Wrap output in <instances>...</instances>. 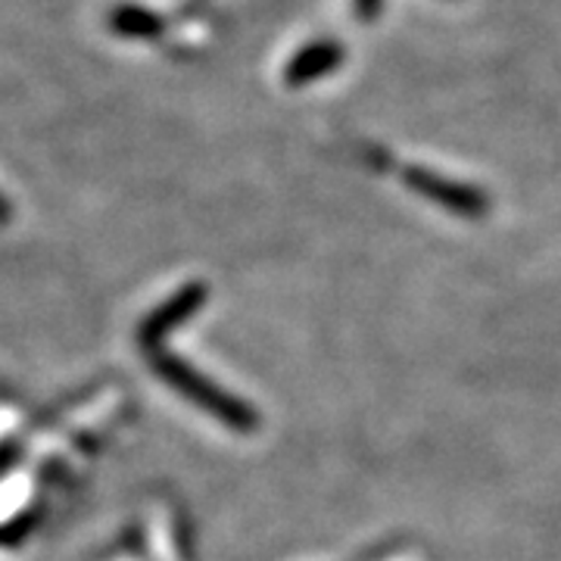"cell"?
Returning <instances> with one entry per match:
<instances>
[{
	"label": "cell",
	"instance_id": "6",
	"mask_svg": "<svg viewBox=\"0 0 561 561\" xmlns=\"http://www.w3.org/2000/svg\"><path fill=\"white\" fill-rule=\"evenodd\" d=\"M359 7L365 16H371V10H378V0H359Z\"/></svg>",
	"mask_w": 561,
	"mask_h": 561
},
{
	"label": "cell",
	"instance_id": "5",
	"mask_svg": "<svg viewBox=\"0 0 561 561\" xmlns=\"http://www.w3.org/2000/svg\"><path fill=\"white\" fill-rule=\"evenodd\" d=\"M113 25H116V32H122V35H131V38H150V35H157V32L162 28V22L157 20L153 13H147V10H135V7H122V10H116Z\"/></svg>",
	"mask_w": 561,
	"mask_h": 561
},
{
	"label": "cell",
	"instance_id": "1",
	"mask_svg": "<svg viewBox=\"0 0 561 561\" xmlns=\"http://www.w3.org/2000/svg\"><path fill=\"white\" fill-rule=\"evenodd\" d=\"M157 371H160L162 378L179 390L181 397H187L191 402L203 405L209 415H216L219 421H225L228 427H238V431H253V427H256V415H253V409H247L241 400H234V397L221 393L216 383L201 378L194 368H187L181 359L160 356V362H157Z\"/></svg>",
	"mask_w": 561,
	"mask_h": 561
},
{
	"label": "cell",
	"instance_id": "3",
	"mask_svg": "<svg viewBox=\"0 0 561 561\" xmlns=\"http://www.w3.org/2000/svg\"><path fill=\"white\" fill-rule=\"evenodd\" d=\"M343 60V50L337 44H331V41H319V44H309L306 50H300L294 60L287 62V69H284V81L287 84H309V81L321 79V76H328V72H334Z\"/></svg>",
	"mask_w": 561,
	"mask_h": 561
},
{
	"label": "cell",
	"instance_id": "4",
	"mask_svg": "<svg viewBox=\"0 0 561 561\" xmlns=\"http://www.w3.org/2000/svg\"><path fill=\"white\" fill-rule=\"evenodd\" d=\"M197 302H203V284L201 287L191 284L187 290H181L179 297H172V300L165 302L160 312H153V319H147L140 324V341L147 343L150 337H157L160 331H165V328H172V324H179V321L187 319L191 309H194Z\"/></svg>",
	"mask_w": 561,
	"mask_h": 561
},
{
	"label": "cell",
	"instance_id": "2",
	"mask_svg": "<svg viewBox=\"0 0 561 561\" xmlns=\"http://www.w3.org/2000/svg\"><path fill=\"white\" fill-rule=\"evenodd\" d=\"M405 181L412 184V191H419V194L431 197V201L440 203V206L456 209L461 216H481L483 206H486L478 191L465 187L459 181L443 179L437 172H427V169H409Z\"/></svg>",
	"mask_w": 561,
	"mask_h": 561
}]
</instances>
